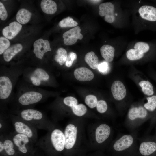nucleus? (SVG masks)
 Instances as JSON below:
<instances>
[{
    "mask_svg": "<svg viewBox=\"0 0 156 156\" xmlns=\"http://www.w3.org/2000/svg\"><path fill=\"white\" fill-rule=\"evenodd\" d=\"M17 116L31 124L36 129L45 130L48 128V120L45 116L40 111L31 109H24Z\"/></svg>",
    "mask_w": 156,
    "mask_h": 156,
    "instance_id": "f257e3e1",
    "label": "nucleus"
},
{
    "mask_svg": "<svg viewBox=\"0 0 156 156\" xmlns=\"http://www.w3.org/2000/svg\"><path fill=\"white\" fill-rule=\"evenodd\" d=\"M134 137L130 134L124 135L114 143L113 148L117 156H135L138 153L133 148Z\"/></svg>",
    "mask_w": 156,
    "mask_h": 156,
    "instance_id": "f03ea898",
    "label": "nucleus"
},
{
    "mask_svg": "<svg viewBox=\"0 0 156 156\" xmlns=\"http://www.w3.org/2000/svg\"><path fill=\"white\" fill-rule=\"evenodd\" d=\"M10 118L16 132L27 136L34 143H37L38 135L35 127L18 116L11 115Z\"/></svg>",
    "mask_w": 156,
    "mask_h": 156,
    "instance_id": "7ed1b4c3",
    "label": "nucleus"
},
{
    "mask_svg": "<svg viewBox=\"0 0 156 156\" xmlns=\"http://www.w3.org/2000/svg\"><path fill=\"white\" fill-rule=\"evenodd\" d=\"M12 140L15 146L20 152L24 154L27 153L30 147L34 143L27 136L15 131L8 134Z\"/></svg>",
    "mask_w": 156,
    "mask_h": 156,
    "instance_id": "20e7f679",
    "label": "nucleus"
},
{
    "mask_svg": "<svg viewBox=\"0 0 156 156\" xmlns=\"http://www.w3.org/2000/svg\"><path fill=\"white\" fill-rule=\"evenodd\" d=\"M50 140L52 146L56 151L61 152L65 148V136L64 133L60 130H53L50 134Z\"/></svg>",
    "mask_w": 156,
    "mask_h": 156,
    "instance_id": "39448f33",
    "label": "nucleus"
},
{
    "mask_svg": "<svg viewBox=\"0 0 156 156\" xmlns=\"http://www.w3.org/2000/svg\"><path fill=\"white\" fill-rule=\"evenodd\" d=\"M42 95L40 92L30 91L26 92L18 98L19 103L23 106H28L36 104L42 99Z\"/></svg>",
    "mask_w": 156,
    "mask_h": 156,
    "instance_id": "423d86ee",
    "label": "nucleus"
},
{
    "mask_svg": "<svg viewBox=\"0 0 156 156\" xmlns=\"http://www.w3.org/2000/svg\"><path fill=\"white\" fill-rule=\"evenodd\" d=\"M81 31L80 27L77 26L64 33L63 38L64 44L71 45L75 43L78 39L81 40L83 36Z\"/></svg>",
    "mask_w": 156,
    "mask_h": 156,
    "instance_id": "0eeeda50",
    "label": "nucleus"
},
{
    "mask_svg": "<svg viewBox=\"0 0 156 156\" xmlns=\"http://www.w3.org/2000/svg\"><path fill=\"white\" fill-rule=\"evenodd\" d=\"M64 134L65 140V148L70 149L73 147L76 142L77 127L73 124H68L65 128Z\"/></svg>",
    "mask_w": 156,
    "mask_h": 156,
    "instance_id": "6e6552de",
    "label": "nucleus"
},
{
    "mask_svg": "<svg viewBox=\"0 0 156 156\" xmlns=\"http://www.w3.org/2000/svg\"><path fill=\"white\" fill-rule=\"evenodd\" d=\"M15 146L9 135L1 134L0 139V152L4 151L9 156L14 155L15 153Z\"/></svg>",
    "mask_w": 156,
    "mask_h": 156,
    "instance_id": "1a4fd4ad",
    "label": "nucleus"
},
{
    "mask_svg": "<svg viewBox=\"0 0 156 156\" xmlns=\"http://www.w3.org/2000/svg\"><path fill=\"white\" fill-rule=\"evenodd\" d=\"M33 47V52L36 57L40 59H42L46 53L51 50L49 41L42 39L36 40L34 43Z\"/></svg>",
    "mask_w": 156,
    "mask_h": 156,
    "instance_id": "9d476101",
    "label": "nucleus"
},
{
    "mask_svg": "<svg viewBox=\"0 0 156 156\" xmlns=\"http://www.w3.org/2000/svg\"><path fill=\"white\" fill-rule=\"evenodd\" d=\"M99 14L101 16H105V21L109 23H112L114 21L115 17L114 14V6L110 2L101 4L99 7Z\"/></svg>",
    "mask_w": 156,
    "mask_h": 156,
    "instance_id": "9b49d317",
    "label": "nucleus"
},
{
    "mask_svg": "<svg viewBox=\"0 0 156 156\" xmlns=\"http://www.w3.org/2000/svg\"><path fill=\"white\" fill-rule=\"evenodd\" d=\"M12 88V84L10 79L6 76L0 77V99L5 100L10 95Z\"/></svg>",
    "mask_w": 156,
    "mask_h": 156,
    "instance_id": "f8f14e48",
    "label": "nucleus"
},
{
    "mask_svg": "<svg viewBox=\"0 0 156 156\" xmlns=\"http://www.w3.org/2000/svg\"><path fill=\"white\" fill-rule=\"evenodd\" d=\"M147 115V112L145 108L142 106L134 107L129 110L128 117L129 120L134 122L138 120H143L145 119Z\"/></svg>",
    "mask_w": 156,
    "mask_h": 156,
    "instance_id": "ddd939ff",
    "label": "nucleus"
},
{
    "mask_svg": "<svg viewBox=\"0 0 156 156\" xmlns=\"http://www.w3.org/2000/svg\"><path fill=\"white\" fill-rule=\"evenodd\" d=\"M111 133V129L107 125L102 124L96 129L95 139L96 142L101 144L103 142L109 137Z\"/></svg>",
    "mask_w": 156,
    "mask_h": 156,
    "instance_id": "4468645a",
    "label": "nucleus"
},
{
    "mask_svg": "<svg viewBox=\"0 0 156 156\" xmlns=\"http://www.w3.org/2000/svg\"><path fill=\"white\" fill-rule=\"evenodd\" d=\"M111 90L113 97L116 100H121L126 95L125 88L123 83L119 81H116L113 83Z\"/></svg>",
    "mask_w": 156,
    "mask_h": 156,
    "instance_id": "2eb2a0df",
    "label": "nucleus"
},
{
    "mask_svg": "<svg viewBox=\"0 0 156 156\" xmlns=\"http://www.w3.org/2000/svg\"><path fill=\"white\" fill-rule=\"evenodd\" d=\"M22 27L21 25L18 22H12L8 26L5 27L3 29V34L8 39H12L20 32Z\"/></svg>",
    "mask_w": 156,
    "mask_h": 156,
    "instance_id": "dca6fc26",
    "label": "nucleus"
},
{
    "mask_svg": "<svg viewBox=\"0 0 156 156\" xmlns=\"http://www.w3.org/2000/svg\"><path fill=\"white\" fill-rule=\"evenodd\" d=\"M76 79L81 81H90L94 77V74L92 71L85 67L77 68L74 72Z\"/></svg>",
    "mask_w": 156,
    "mask_h": 156,
    "instance_id": "f3484780",
    "label": "nucleus"
},
{
    "mask_svg": "<svg viewBox=\"0 0 156 156\" xmlns=\"http://www.w3.org/2000/svg\"><path fill=\"white\" fill-rule=\"evenodd\" d=\"M156 151V143L152 141H144L140 144L138 154L140 156H149Z\"/></svg>",
    "mask_w": 156,
    "mask_h": 156,
    "instance_id": "a211bd4d",
    "label": "nucleus"
},
{
    "mask_svg": "<svg viewBox=\"0 0 156 156\" xmlns=\"http://www.w3.org/2000/svg\"><path fill=\"white\" fill-rule=\"evenodd\" d=\"M138 12L143 19L152 21H156V8L150 6L144 5L140 8Z\"/></svg>",
    "mask_w": 156,
    "mask_h": 156,
    "instance_id": "6ab92c4d",
    "label": "nucleus"
},
{
    "mask_svg": "<svg viewBox=\"0 0 156 156\" xmlns=\"http://www.w3.org/2000/svg\"><path fill=\"white\" fill-rule=\"evenodd\" d=\"M49 78V75L45 70L38 68L34 71L30 79L34 85L39 86L41 84V81H47Z\"/></svg>",
    "mask_w": 156,
    "mask_h": 156,
    "instance_id": "aec40b11",
    "label": "nucleus"
},
{
    "mask_svg": "<svg viewBox=\"0 0 156 156\" xmlns=\"http://www.w3.org/2000/svg\"><path fill=\"white\" fill-rule=\"evenodd\" d=\"M22 46L19 43L15 44L9 47L3 53L4 60L7 62L10 61L16 54L22 50Z\"/></svg>",
    "mask_w": 156,
    "mask_h": 156,
    "instance_id": "412c9836",
    "label": "nucleus"
},
{
    "mask_svg": "<svg viewBox=\"0 0 156 156\" xmlns=\"http://www.w3.org/2000/svg\"><path fill=\"white\" fill-rule=\"evenodd\" d=\"M115 49L112 46L104 45L100 48V51L102 57L107 62H111L113 60Z\"/></svg>",
    "mask_w": 156,
    "mask_h": 156,
    "instance_id": "4be33fe9",
    "label": "nucleus"
},
{
    "mask_svg": "<svg viewBox=\"0 0 156 156\" xmlns=\"http://www.w3.org/2000/svg\"><path fill=\"white\" fill-rule=\"evenodd\" d=\"M40 6L42 11L49 14H54L57 11V6L56 3L51 0H43L41 1Z\"/></svg>",
    "mask_w": 156,
    "mask_h": 156,
    "instance_id": "5701e85b",
    "label": "nucleus"
},
{
    "mask_svg": "<svg viewBox=\"0 0 156 156\" xmlns=\"http://www.w3.org/2000/svg\"><path fill=\"white\" fill-rule=\"evenodd\" d=\"M31 13L28 10L24 9H21L18 11L16 15L17 21L22 24H25L30 20Z\"/></svg>",
    "mask_w": 156,
    "mask_h": 156,
    "instance_id": "b1692460",
    "label": "nucleus"
},
{
    "mask_svg": "<svg viewBox=\"0 0 156 156\" xmlns=\"http://www.w3.org/2000/svg\"><path fill=\"white\" fill-rule=\"evenodd\" d=\"M85 60L89 66L92 69H95L98 65L99 59L93 51L88 53L85 56Z\"/></svg>",
    "mask_w": 156,
    "mask_h": 156,
    "instance_id": "393cba45",
    "label": "nucleus"
},
{
    "mask_svg": "<svg viewBox=\"0 0 156 156\" xmlns=\"http://www.w3.org/2000/svg\"><path fill=\"white\" fill-rule=\"evenodd\" d=\"M68 56L67 52L66 50L63 48L58 49L56 51L54 60L59 63L60 65H62L66 61Z\"/></svg>",
    "mask_w": 156,
    "mask_h": 156,
    "instance_id": "a878e982",
    "label": "nucleus"
},
{
    "mask_svg": "<svg viewBox=\"0 0 156 156\" xmlns=\"http://www.w3.org/2000/svg\"><path fill=\"white\" fill-rule=\"evenodd\" d=\"M142 88L144 94L148 96H151L153 94V88L151 83L148 81H142L139 83Z\"/></svg>",
    "mask_w": 156,
    "mask_h": 156,
    "instance_id": "bb28decb",
    "label": "nucleus"
},
{
    "mask_svg": "<svg viewBox=\"0 0 156 156\" xmlns=\"http://www.w3.org/2000/svg\"><path fill=\"white\" fill-rule=\"evenodd\" d=\"M78 23L71 17H68L65 18L59 22V25L62 27H76L78 25Z\"/></svg>",
    "mask_w": 156,
    "mask_h": 156,
    "instance_id": "cd10ccee",
    "label": "nucleus"
},
{
    "mask_svg": "<svg viewBox=\"0 0 156 156\" xmlns=\"http://www.w3.org/2000/svg\"><path fill=\"white\" fill-rule=\"evenodd\" d=\"M75 114L79 116L84 115L87 111L86 107L83 104H80L71 107Z\"/></svg>",
    "mask_w": 156,
    "mask_h": 156,
    "instance_id": "c85d7f7f",
    "label": "nucleus"
},
{
    "mask_svg": "<svg viewBox=\"0 0 156 156\" xmlns=\"http://www.w3.org/2000/svg\"><path fill=\"white\" fill-rule=\"evenodd\" d=\"M144 54L140 53L136 50L132 49L128 50L126 53L127 58L129 60H134L142 58Z\"/></svg>",
    "mask_w": 156,
    "mask_h": 156,
    "instance_id": "c756f323",
    "label": "nucleus"
},
{
    "mask_svg": "<svg viewBox=\"0 0 156 156\" xmlns=\"http://www.w3.org/2000/svg\"><path fill=\"white\" fill-rule=\"evenodd\" d=\"M147 102L144 105L146 109L150 111H154L156 108V96H153L147 98Z\"/></svg>",
    "mask_w": 156,
    "mask_h": 156,
    "instance_id": "7c9ffc66",
    "label": "nucleus"
},
{
    "mask_svg": "<svg viewBox=\"0 0 156 156\" xmlns=\"http://www.w3.org/2000/svg\"><path fill=\"white\" fill-rule=\"evenodd\" d=\"M134 47L135 49L141 54H144V53L147 52L149 49L148 44L146 42H142L136 43Z\"/></svg>",
    "mask_w": 156,
    "mask_h": 156,
    "instance_id": "2f4dec72",
    "label": "nucleus"
},
{
    "mask_svg": "<svg viewBox=\"0 0 156 156\" xmlns=\"http://www.w3.org/2000/svg\"><path fill=\"white\" fill-rule=\"evenodd\" d=\"M98 101L96 97L93 95H87L85 100L86 104L91 108H94L96 106Z\"/></svg>",
    "mask_w": 156,
    "mask_h": 156,
    "instance_id": "473e14b6",
    "label": "nucleus"
},
{
    "mask_svg": "<svg viewBox=\"0 0 156 156\" xmlns=\"http://www.w3.org/2000/svg\"><path fill=\"white\" fill-rule=\"evenodd\" d=\"M10 42L8 39L5 37H0V54L1 55L9 47Z\"/></svg>",
    "mask_w": 156,
    "mask_h": 156,
    "instance_id": "72a5a7b5",
    "label": "nucleus"
},
{
    "mask_svg": "<svg viewBox=\"0 0 156 156\" xmlns=\"http://www.w3.org/2000/svg\"><path fill=\"white\" fill-rule=\"evenodd\" d=\"M96 107L97 111L101 113L105 112L107 109V103L103 100H100L98 101Z\"/></svg>",
    "mask_w": 156,
    "mask_h": 156,
    "instance_id": "f704fd0d",
    "label": "nucleus"
},
{
    "mask_svg": "<svg viewBox=\"0 0 156 156\" xmlns=\"http://www.w3.org/2000/svg\"><path fill=\"white\" fill-rule=\"evenodd\" d=\"M64 103L66 105L71 107L77 105V99L72 96H68L65 98L63 100Z\"/></svg>",
    "mask_w": 156,
    "mask_h": 156,
    "instance_id": "c9c22d12",
    "label": "nucleus"
},
{
    "mask_svg": "<svg viewBox=\"0 0 156 156\" xmlns=\"http://www.w3.org/2000/svg\"><path fill=\"white\" fill-rule=\"evenodd\" d=\"M77 55L76 54L73 52H70L68 55L65 63L66 66L68 67H70L74 60L77 58Z\"/></svg>",
    "mask_w": 156,
    "mask_h": 156,
    "instance_id": "e433bc0d",
    "label": "nucleus"
},
{
    "mask_svg": "<svg viewBox=\"0 0 156 156\" xmlns=\"http://www.w3.org/2000/svg\"><path fill=\"white\" fill-rule=\"evenodd\" d=\"M8 17V14L6 10L3 5L0 2V18L3 21L5 20Z\"/></svg>",
    "mask_w": 156,
    "mask_h": 156,
    "instance_id": "4c0bfd02",
    "label": "nucleus"
},
{
    "mask_svg": "<svg viewBox=\"0 0 156 156\" xmlns=\"http://www.w3.org/2000/svg\"><path fill=\"white\" fill-rule=\"evenodd\" d=\"M99 71L102 73H105L108 70V65L107 62H103L98 64V67Z\"/></svg>",
    "mask_w": 156,
    "mask_h": 156,
    "instance_id": "58836bf2",
    "label": "nucleus"
},
{
    "mask_svg": "<svg viewBox=\"0 0 156 156\" xmlns=\"http://www.w3.org/2000/svg\"><path fill=\"white\" fill-rule=\"evenodd\" d=\"M89 1L95 3H99L101 1V0H90Z\"/></svg>",
    "mask_w": 156,
    "mask_h": 156,
    "instance_id": "ea45409f",
    "label": "nucleus"
}]
</instances>
